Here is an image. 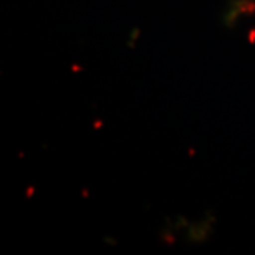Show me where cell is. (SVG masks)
<instances>
[]
</instances>
